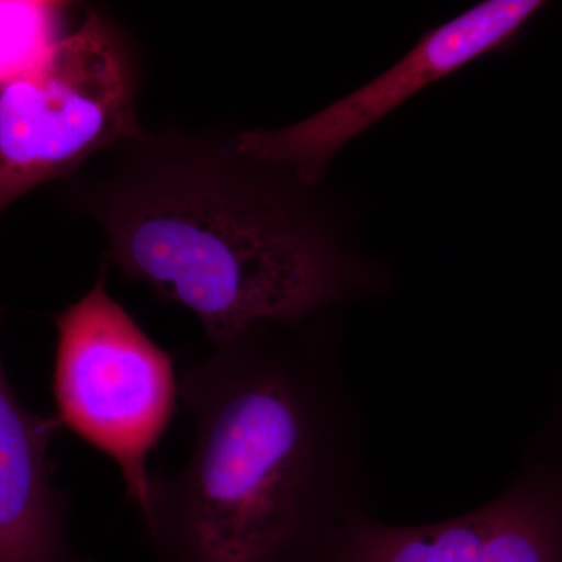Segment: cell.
Listing matches in <instances>:
<instances>
[{"label": "cell", "mask_w": 562, "mask_h": 562, "mask_svg": "<svg viewBox=\"0 0 562 562\" xmlns=\"http://www.w3.org/2000/svg\"><path fill=\"white\" fill-rule=\"evenodd\" d=\"M183 468L151 475L155 562H325L371 482L330 314L251 328L184 366Z\"/></svg>", "instance_id": "cell-1"}, {"label": "cell", "mask_w": 562, "mask_h": 562, "mask_svg": "<svg viewBox=\"0 0 562 562\" xmlns=\"http://www.w3.org/2000/svg\"><path fill=\"white\" fill-rule=\"evenodd\" d=\"M74 202L122 276L201 322L211 346L386 295L390 273L344 241L317 192L239 149L236 133L144 132Z\"/></svg>", "instance_id": "cell-2"}, {"label": "cell", "mask_w": 562, "mask_h": 562, "mask_svg": "<svg viewBox=\"0 0 562 562\" xmlns=\"http://www.w3.org/2000/svg\"><path fill=\"white\" fill-rule=\"evenodd\" d=\"M139 87L131 38L88 11L38 70L0 92V217L36 188L139 138Z\"/></svg>", "instance_id": "cell-3"}, {"label": "cell", "mask_w": 562, "mask_h": 562, "mask_svg": "<svg viewBox=\"0 0 562 562\" xmlns=\"http://www.w3.org/2000/svg\"><path fill=\"white\" fill-rule=\"evenodd\" d=\"M57 420L120 469L125 497L149 505V460L177 409L180 379L171 355L106 288L102 265L91 290L57 317Z\"/></svg>", "instance_id": "cell-4"}, {"label": "cell", "mask_w": 562, "mask_h": 562, "mask_svg": "<svg viewBox=\"0 0 562 562\" xmlns=\"http://www.w3.org/2000/svg\"><path fill=\"white\" fill-rule=\"evenodd\" d=\"M541 0H486L425 33L401 60L360 90L290 125L236 133L239 149L288 169L306 187L324 181L333 158L435 81L512 43Z\"/></svg>", "instance_id": "cell-5"}, {"label": "cell", "mask_w": 562, "mask_h": 562, "mask_svg": "<svg viewBox=\"0 0 562 562\" xmlns=\"http://www.w3.org/2000/svg\"><path fill=\"white\" fill-rule=\"evenodd\" d=\"M327 562H562V475L528 453L494 501L441 522L358 517Z\"/></svg>", "instance_id": "cell-6"}, {"label": "cell", "mask_w": 562, "mask_h": 562, "mask_svg": "<svg viewBox=\"0 0 562 562\" xmlns=\"http://www.w3.org/2000/svg\"><path fill=\"white\" fill-rule=\"evenodd\" d=\"M60 427L25 408L0 360V562H95L69 539L68 498L50 460Z\"/></svg>", "instance_id": "cell-7"}, {"label": "cell", "mask_w": 562, "mask_h": 562, "mask_svg": "<svg viewBox=\"0 0 562 562\" xmlns=\"http://www.w3.org/2000/svg\"><path fill=\"white\" fill-rule=\"evenodd\" d=\"M70 10L55 0H0V92L47 61L69 33Z\"/></svg>", "instance_id": "cell-8"}, {"label": "cell", "mask_w": 562, "mask_h": 562, "mask_svg": "<svg viewBox=\"0 0 562 562\" xmlns=\"http://www.w3.org/2000/svg\"><path fill=\"white\" fill-rule=\"evenodd\" d=\"M531 452L550 462L562 475V383L552 414H550L546 427L539 432Z\"/></svg>", "instance_id": "cell-9"}]
</instances>
